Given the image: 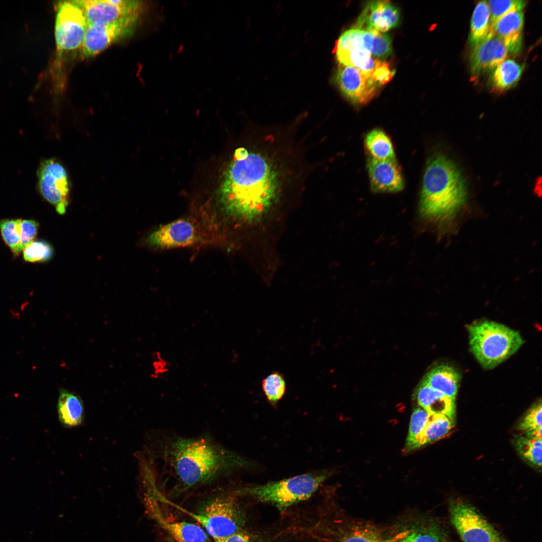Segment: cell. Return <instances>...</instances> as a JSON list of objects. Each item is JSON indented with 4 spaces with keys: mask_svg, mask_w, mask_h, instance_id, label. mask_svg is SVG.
<instances>
[{
    "mask_svg": "<svg viewBox=\"0 0 542 542\" xmlns=\"http://www.w3.org/2000/svg\"><path fill=\"white\" fill-rule=\"evenodd\" d=\"M294 128L257 126L251 145L234 151L223 189L225 215L215 224L219 230L226 233L302 193L311 165Z\"/></svg>",
    "mask_w": 542,
    "mask_h": 542,
    "instance_id": "cell-1",
    "label": "cell"
},
{
    "mask_svg": "<svg viewBox=\"0 0 542 542\" xmlns=\"http://www.w3.org/2000/svg\"><path fill=\"white\" fill-rule=\"evenodd\" d=\"M151 449L148 462L155 479L171 484L173 494L211 486L252 465L209 433L189 436L160 430Z\"/></svg>",
    "mask_w": 542,
    "mask_h": 542,
    "instance_id": "cell-2",
    "label": "cell"
},
{
    "mask_svg": "<svg viewBox=\"0 0 542 542\" xmlns=\"http://www.w3.org/2000/svg\"><path fill=\"white\" fill-rule=\"evenodd\" d=\"M467 199L466 181L455 163L444 154L431 157L423 179L419 203L422 216L432 221H451Z\"/></svg>",
    "mask_w": 542,
    "mask_h": 542,
    "instance_id": "cell-3",
    "label": "cell"
},
{
    "mask_svg": "<svg viewBox=\"0 0 542 542\" xmlns=\"http://www.w3.org/2000/svg\"><path fill=\"white\" fill-rule=\"evenodd\" d=\"M471 352L486 369H492L514 354L524 343L517 331L484 320L467 326Z\"/></svg>",
    "mask_w": 542,
    "mask_h": 542,
    "instance_id": "cell-4",
    "label": "cell"
},
{
    "mask_svg": "<svg viewBox=\"0 0 542 542\" xmlns=\"http://www.w3.org/2000/svg\"><path fill=\"white\" fill-rule=\"evenodd\" d=\"M329 476V473L326 471L310 473L263 485L246 486L234 491L237 496H250L283 510L310 497Z\"/></svg>",
    "mask_w": 542,
    "mask_h": 542,
    "instance_id": "cell-5",
    "label": "cell"
},
{
    "mask_svg": "<svg viewBox=\"0 0 542 542\" xmlns=\"http://www.w3.org/2000/svg\"><path fill=\"white\" fill-rule=\"evenodd\" d=\"M234 491L211 496L196 513L185 511L199 522L214 541L225 538L242 530L245 516Z\"/></svg>",
    "mask_w": 542,
    "mask_h": 542,
    "instance_id": "cell-6",
    "label": "cell"
},
{
    "mask_svg": "<svg viewBox=\"0 0 542 542\" xmlns=\"http://www.w3.org/2000/svg\"><path fill=\"white\" fill-rule=\"evenodd\" d=\"M146 242L153 249L166 250L206 244L214 240L202 220L188 217L160 225L149 234Z\"/></svg>",
    "mask_w": 542,
    "mask_h": 542,
    "instance_id": "cell-7",
    "label": "cell"
},
{
    "mask_svg": "<svg viewBox=\"0 0 542 542\" xmlns=\"http://www.w3.org/2000/svg\"><path fill=\"white\" fill-rule=\"evenodd\" d=\"M56 8L55 37L59 53L80 48L88 24L83 10L74 0L59 1Z\"/></svg>",
    "mask_w": 542,
    "mask_h": 542,
    "instance_id": "cell-8",
    "label": "cell"
},
{
    "mask_svg": "<svg viewBox=\"0 0 542 542\" xmlns=\"http://www.w3.org/2000/svg\"><path fill=\"white\" fill-rule=\"evenodd\" d=\"M451 522L464 542H503L494 528L470 504L453 500L450 504Z\"/></svg>",
    "mask_w": 542,
    "mask_h": 542,
    "instance_id": "cell-9",
    "label": "cell"
},
{
    "mask_svg": "<svg viewBox=\"0 0 542 542\" xmlns=\"http://www.w3.org/2000/svg\"><path fill=\"white\" fill-rule=\"evenodd\" d=\"M140 18H132L110 23H88L81 56L85 59L101 53L112 44L132 36Z\"/></svg>",
    "mask_w": 542,
    "mask_h": 542,
    "instance_id": "cell-10",
    "label": "cell"
},
{
    "mask_svg": "<svg viewBox=\"0 0 542 542\" xmlns=\"http://www.w3.org/2000/svg\"><path fill=\"white\" fill-rule=\"evenodd\" d=\"M40 192L46 200L63 214L69 204L71 183L67 170L59 161L49 159L42 162L38 171Z\"/></svg>",
    "mask_w": 542,
    "mask_h": 542,
    "instance_id": "cell-11",
    "label": "cell"
},
{
    "mask_svg": "<svg viewBox=\"0 0 542 542\" xmlns=\"http://www.w3.org/2000/svg\"><path fill=\"white\" fill-rule=\"evenodd\" d=\"M83 10L88 23H110L140 18L144 4L134 0H74Z\"/></svg>",
    "mask_w": 542,
    "mask_h": 542,
    "instance_id": "cell-12",
    "label": "cell"
},
{
    "mask_svg": "<svg viewBox=\"0 0 542 542\" xmlns=\"http://www.w3.org/2000/svg\"><path fill=\"white\" fill-rule=\"evenodd\" d=\"M335 81L342 94L351 102L365 104L377 93L379 85L359 70L340 64Z\"/></svg>",
    "mask_w": 542,
    "mask_h": 542,
    "instance_id": "cell-13",
    "label": "cell"
},
{
    "mask_svg": "<svg viewBox=\"0 0 542 542\" xmlns=\"http://www.w3.org/2000/svg\"><path fill=\"white\" fill-rule=\"evenodd\" d=\"M333 53L340 64L354 67L371 78L382 62L375 59L345 32L336 41Z\"/></svg>",
    "mask_w": 542,
    "mask_h": 542,
    "instance_id": "cell-14",
    "label": "cell"
},
{
    "mask_svg": "<svg viewBox=\"0 0 542 542\" xmlns=\"http://www.w3.org/2000/svg\"><path fill=\"white\" fill-rule=\"evenodd\" d=\"M507 50L503 43L492 32L473 48L470 55V70L474 76H480L494 70L507 57Z\"/></svg>",
    "mask_w": 542,
    "mask_h": 542,
    "instance_id": "cell-15",
    "label": "cell"
},
{
    "mask_svg": "<svg viewBox=\"0 0 542 542\" xmlns=\"http://www.w3.org/2000/svg\"><path fill=\"white\" fill-rule=\"evenodd\" d=\"M399 19L398 9L389 1H371L364 8L353 28L384 33L395 27Z\"/></svg>",
    "mask_w": 542,
    "mask_h": 542,
    "instance_id": "cell-16",
    "label": "cell"
},
{
    "mask_svg": "<svg viewBox=\"0 0 542 542\" xmlns=\"http://www.w3.org/2000/svg\"><path fill=\"white\" fill-rule=\"evenodd\" d=\"M367 169L373 192H397L403 189V178L395 159L381 160L370 157Z\"/></svg>",
    "mask_w": 542,
    "mask_h": 542,
    "instance_id": "cell-17",
    "label": "cell"
},
{
    "mask_svg": "<svg viewBox=\"0 0 542 542\" xmlns=\"http://www.w3.org/2000/svg\"><path fill=\"white\" fill-rule=\"evenodd\" d=\"M441 529L428 520H417L396 528L384 542H445Z\"/></svg>",
    "mask_w": 542,
    "mask_h": 542,
    "instance_id": "cell-18",
    "label": "cell"
},
{
    "mask_svg": "<svg viewBox=\"0 0 542 542\" xmlns=\"http://www.w3.org/2000/svg\"><path fill=\"white\" fill-rule=\"evenodd\" d=\"M523 25V11H514L499 18L489 32L501 40L508 53L516 54L522 48Z\"/></svg>",
    "mask_w": 542,
    "mask_h": 542,
    "instance_id": "cell-19",
    "label": "cell"
},
{
    "mask_svg": "<svg viewBox=\"0 0 542 542\" xmlns=\"http://www.w3.org/2000/svg\"><path fill=\"white\" fill-rule=\"evenodd\" d=\"M418 404L429 414H442L454 421L455 399L431 387L423 381L416 392Z\"/></svg>",
    "mask_w": 542,
    "mask_h": 542,
    "instance_id": "cell-20",
    "label": "cell"
},
{
    "mask_svg": "<svg viewBox=\"0 0 542 542\" xmlns=\"http://www.w3.org/2000/svg\"><path fill=\"white\" fill-rule=\"evenodd\" d=\"M154 506V514L157 521L176 542H211L207 533L198 525L186 521H170L156 503Z\"/></svg>",
    "mask_w": 542,
    "mask_h": 542,
    "instance_id": "cell-21",
    "label": "cell"
},
{
    "mask_svg": "<svg viewBox=\"0 0 542 542\" xmlns=\"http://www.w3.org/2000/svg\"><path fill=\"white\" fill-rule=\"evenodd\" d=\"M460 379V374L456 369L447 365H441L430 370L423 381L433 389L455 399Z\"/></svg>",
    "mask_w": 542,
    "mask_h": 542,
    "instance_id": "cell-22",
    "label": "cell"
},
{
    "mask_svg": "<svg viewBox=\"0 0 542 542\" xmlns=\"http://www.w3.org/2000/svg\"><path fill=\"white\" fill-rule=\"evenodd\" d=\"M57 408L58 418L63 426L74 427L82 423L84 406L82 400L77 395L65 389H61Z\"/></svg>",
    "mask_w": 542,
    "mask_h": 542,
    "instance_id": "cell-23",
    "label": "cell"
},
{
    "mask_svg": "<svg viewBox=\"0 0 542 542\" xmlns=\"http://www.w3.org/2000/svg\"><path fill=\"white\" fill-rule=\"evenodd\" d=\"M351 29L356 41L373 57L384 58L391 53V40L387 34L373 30Z\"/></svg>",
    "mask_w": 542,
    "mask_h": 542,
    "instance_id": "cell-24",
    "label": "cell"
},
{
    "mask_svg": "<svg viewBox=\"0 0 542 542\" xmlns=\"http://www.w3.org/2000/svg\"><path fill=\"white\" fill-rule=\"evenodd\" d=\"M524 66L512 59L504 60L492 73L490 79L492 90L496 92L507 90L517 84Z\"/></svg>",
    "mask_w": 542,
    "mask_h": 542,
    "instance_id": "cell-25",
    "label": "cell"
},
{
    "mask_svg": "<svg viewBox=\"0 0 542 542\" xmlns=\"http://www.w3.org/2000/svg\"><path fill=\"white\" fill-rule=\"evenodd\" d=\"M490 28V13L487 1L479 2L473 11L470 25L469 41L475 47L484 41L488 36Z\"/></svg>",
    "mask_w": 542,
    "mask_h": 542,
    "instance_id": "cell-26",
    "label": "cell"
},
{
    "mask_svg": "<svg viewBox=\"0 0 542 542\" xmlns=\"http://www.w3.org/2000/svg\"><path fill=\"white\" fill-rule=\"evenodd\" d=\"M453 426L454 421L445 415H430L417 441L416 449L441 439L450 432Z\"/></svg>",
    "mask_w": 542,
    "mask_h": 542,
    "instance_id": "cell-27",
    "label": "cell"
},
{
    "mask_svg": "<svg viewBox=\"0 0 542 542\" xmlns=\"http://www.w3.org/2000/svg\"><path fill=\"white\" fill-rule=\"evenodd\" d=\"M365 145L372 158L381 160L395 159L391 142L381 129H374L369 132L365 137Z\"/></svg>",
    "mask_w": 542,
    "mask_h": 542,
    "instance_id": "cell-28",
    "label": "cell"
},
{
    "mask_svg": "<svg viewBox=\"0 0 542 542\" xmlns=\"http://www.w3.org/2000/svg\"><path fill=\"white\" fill-rule=\"evenodd\" d=\"M346 530L338 542H384L380 532L368 523L353 522Z\"/></svg>",
    "mask_w": 542,
    "mask_h": 542,
    "instance_id": "cell-29",
    "label": "cell"
},
{
    "mask_svg": "<svg viewBox=\"0 0 542 542\" xmlns=\"http://www.w3.org/2000/svg\"><path fill=\"white\" fill-rule=\"evenodd\" d=\"M541 439L527 437H519L515 441V446L522 458L532 465H541Z\"/></svg>",
    "mask_w": 542,
    "mask_h": 542,
    "instance_id": "cell-30",
    "label": "cell"
},
{
    "mask_svg": "<svg viewBox=\"0 0 542 542\" xmlns=\"http://www.w3.org/2000/svg\"><path fill=\"white\" fill-rule=\"evenodd\" d=\"M430 414L422 407L415 408L412 413L405 451L416 449L417 441L423 432Z\"/></svg>",
    "mask_w": 542,
    "mask_h": 542,
    "instance_id": "cell-31",
    "label": "cell"
},
{
    "mask_svg": "<svg viewBox=\"0 0 542 542\" xmlns=\"http://www.w3.org/2000/svg\"><path fill=\"white\" fill-rule=\"evenodd\" d=\"M264 393L272 404H275L284 396L286 390V382L282 374L275 371L262 381Z\"/></svg>",
    "mask_w": 542,
    "mask_h": 542,
    "instance_id": "cell-32",
    "label": "cell"
},
{
    "mask_svg": "<svg viewBox=\"0 0 542 542\" xmlns=\"http://www.w3.org/2000/svg\"><path fill=\"white\" fill-rule=\"evenodd\" d=\"M541 403L533 405L527 413L519 425V429L527 437L541 439Z\"/></svg>",
    "mask_w": 542,
    "mask_h": 542,
    "instance_id": "cell-33",
    "label": "cell"
},
{
    "mask_svg": "<svg viewBox=\"0 0 542 542\" xmlns=\"http://www.w3.org/2000/svg\"><path fill=\"white\" fill-rule=\"evenodd\" d=\"M21 219L0 221V230L6 244L16 255L20 253Z\"/></svg>",
    "mask_w": 542,
    "mask_h": 542,
    "instance_id": "cell-34",
    "label": "cell"
},
{
    "mask_svg": "<svg viewBox=\"0 0 542 542\" xmlns=\"http://www.w3.org/2000/svg\"><path fill=\"white\" fill-rule=\"evenodd\" d=\"M487 3L490 13V31L499 18L512 11H523L526 5V2L522 0H494Z\"/></svg>",
    "mask_w": 542,
    "mask_h": 542,
    "instance_id": "cell-35",
    "label": "cell"
},
{
    "mask_svg": "<svg viewBox=\"0 0 542 542\" xmlns=\"http://www.w3.org/2000/svg\"><path fill=\"white\" fill-rule=\"evenodd\" d=\"M24 259L29 262L45 261L53 255L52 247L45 241H33L23 250Z\"/></svg>",
    "mask_w": 542,
    "mask_h": 542,
    "instance_id": "cell-36",
    "label": "cell"
},
{
    "mask_svg": "<svg viewBox=\"0 0 542 542\" xmlns=\"http://www.w3.org/2000/svg\"><path fill=\"white\" fill-rule=\"evenodd\" d=\"M38 228V224L34 220H21L20 224V252L33 241L37 235Z\"/></svg>",
    "mask_w": 542,
    "mask_h": 542,
    "instance_id": "cell-37",
    "label": "cell"
},
{
    "mask_svg": "<svg viewBox=\"0 0 542 542\" xmlns=\"http://www.w3.org/2000/svg\"><path fill=\"white\" fill-rule=\"evenodd\" d=\"M153 357L152 366L153 371L152 377L155 379H158L162 377L169 371L170 364L161 352L159 351L154 352Z\"/></svg>",
    "mask_w": 542,
    "mask_h": 542,
    "instance_id": "cell-38",
    "label": "cell"
},
{
    "mask_svg": "<svg viewBox=\"0 0 542 542\" xmlns=\"http://www.w3.org/2000/svg\"><path fill=\"white\" fill-rule=\"evenodd\" d=\"M214 542H262L257 535L250 532L240 530L225 538Z\"/></svg>",
    "mask_w": 542,
    "mask_h": 542,
    "instance_id": "cell-39",
    "label": "cell"
}]
</instances>
